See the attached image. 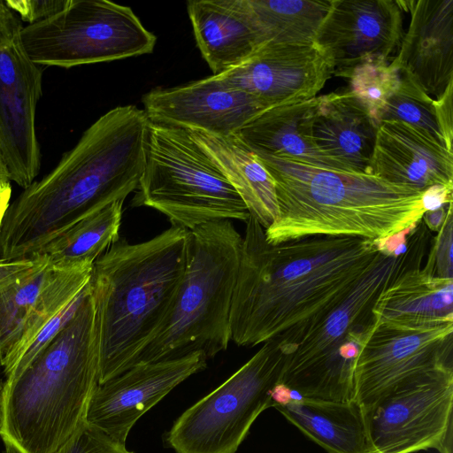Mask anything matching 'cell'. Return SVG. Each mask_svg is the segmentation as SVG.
Returning <instances> with one entry per match:
<instances>
[{
    "instance_id": "cell-1",
    "label": "cell",
    "mask_w": 453,
    "mask_h": 453,
    "mask_svg": "<svg viewBox=\"0 0 453 453\" xmlns=\"http://www.w3.org/2000/svg\"><path fill=\"white\" fill-rule=\"evenodd\" d=\"M231 311V339L254 347L296 343L341 303L384 257L377 240L314 236L272 244L250 215L245 221Z\"/></svg>"
},
{
    "instance_id": "cell-2",
    "label": "cell",
    "mask_w": 453,
    "mask_h": 453,
    "mask_svg": "<svg viewBox=\"0 0 453 453\" xmlns=\"http://www.w3.org/2000/svg\"><path fill=\"white\" fill-rule=\"evenodd\" d=\"M150 120L134 105L102 115L48 174L10 203L0 227V261L42 256L54 239L137 189Z\"/></svg>"
},
{
    "instance_id": "cell-3",
    "label": "cell",
    "mask_w": 453,
    "mask_h": 453,
    "mask_svg": "<svg viewBox=\"0 0 453 453\" xmlns=\"http://www.w3.org/2000/svg\"><path fill=\"white\" fill-rule=\"evenodd\" d=\"M275 184L279 216L265 230L272 244L314 236L380 240L416 225L423 191L366 173L257 155Z\"/></svg>"
},
{
    "instance_id": "cell-4",
    "label": "cell",
    "mask_w": 453,
    "mask_h": 453,
    "mask_svg": "<svg viewBox=\"0 0 453 453\" xmlns=\"http://www.w3.org/2000/svg\"><path fill=\"white\" fill-rule=\"evenodd\" d=\"M188 230L171 226L153 238H119L93 264L89 288L99 335V384L134 362L168 315L184 274Z\"/></svg>"
},
{
    "instance_id": "cell-5",
    "label": "cell",
    "mask_w": 453,
    "mask_h": 453,
    "mask_svg": "<svg viewBox=\"0 0 453 453\" xmlns=\"http://www.w3.org/2000/svg\"><path fill=\"white\" fill-rule=\"evenodd\" d=\"M98 384L99 335L88 285L65 326L4 383L0 436L24 453H59L85 426Z\"/></svg>"
},
{
    "instance_id": "cell-6",
    "label": "cell",
    "mask_w": 453,
    "mask_h": 453,
    "mask_svg": "<svg viewBox=\"0 0 453 453\" xmlns=\"http://www.w3.org/2000/svg\"><path fill=\"white\" fill-rule=\"evenodd\" d=\"M242 243L229 219L188 231L185 271L173 306L134 365L196 352L209 359L227 349Z\"/></svg>"
},
{
    "instance_id": "cell-7",
    "label": "cell",
    "mask_w": 453,
    "mask_h": 453,
    "mask_svg": "<svg viewBox=\"0 0 453 453\" xmlns=\"http://www.w3.org/2000/svg\"><path fill=\"white\" fill-rule=\"evenodd\" d=\"M426 247L425 239L416 234L404 253L385 254L349 296L313 323L296 343L280 346L284 354L280 383L301 397L354 400V365L375 322L376 302L403 270L421 264Z\"/></svg>"
},
{
    "instance_id": "cell-8",
    "label": "cell",
    "mask_w": 453,
    "mask_h": 453,
    "mask_svg": "<svg viewBox=\"0 0 453 453\" xmlns=\"http://www.w3.org/2000/svg\"><path fill=\"white\" fill-rule=\"evenodd\" d=\"M131 204L155 209L188 231L250 216L224 173L186 129L151 121L145 166Z\"/></svg>"
},
{
    "instance_id": "cell-9",
    "label": "cell",
    "mask_w": 453,
    "mask_h": 453,
    "mask_svg": "<svg viewBox=\"0 0 453 453\" xmlns=\"http://www.w3.org/2000/svg\"><path fill=\"white\" fill-rule=\"evenodd\" d=\"M19 37L34 63L63 68L149 54L157 41L130 7L107 0H69Z\"/></svg>"
},
{
    "instance_id": "cell-10",
    "label": "cell",
    "mask_w": 453,
    "mask_h": 453,
    "mask_svg": "<svg viewBox=\"0 0 453 453\" xmlns=\"http://www.w3.org/2000/svg\"><path fill=\"white\" fill-rule=\"evenodd\" d=\"M284 354L277 339L265 342L241 368L187 409L166 435L175 453H235L251 425L272 407Z\"/></svg>"
},
{
    "instance_id": "cell-11",
    "label": "cell",
    "mask_w": 453,
    "mask_h": 453,
    "mask_svg": "<svg viewBox=\"0 0 453 453\" xmlns=\"http://www.w3.org/2000/svg\"><path fill=\"white\" fill-rule=\"evenodd\" d=\"M453 370L402 381L362 409L369 453H451Z\"/></svg>"
},
{
    "instance_id": "cell-12",
    "label": "cell",
    "mask_w": 453,
    "mask_h": 453,
    "mask_svg": "<svg viewBox=\"0 0 453 453\" xmlns=\"http://www.w3.org/2000/svg\"><path fill=\"white\" fill-rule=\"evenodd\" d=\"M453 370V323L408 328L375 322L354 365V401L362 409L396 384L435 370Z\"/></svg>"
},
{
    "instance_id": "cell-13",
    "label": "cell",
    "mask_w": 453,
    "mask_h": 453,
    "mask_svg": "<svg viewBox=\"0 0 453 453\" xmlns=\"http://www.w3.org/2000/svg\"><path fill=\"white\" fill-rule=\"evenodd\" d=\"M93 263L53 268L45 255L26 275L0 287V365L4 380L41 331L88 285Z\"/></svg>"
},
{
    "instance_id": "cell-14",
    "label": "cell",
    "mask_w": 453,
    "mask_h": 453,
    "mask_svg": "<svg viewBox=\"0 0 453 453\" xmlns=\"http://www.w3.org/2000/svg\"><path fill=\"white\" fill-rule=\"evenodd\" d=\"M42 70L27 56L19 33L0 42V156L9 180L23 189L41 168L35 130Z\"/></svg>"
},
{
    "instance_id": "cell-15",
    "label": "cell",
    "mask_w": 453,
    "mask_h": 453,
    "mask_svg": "<svg viewBox=\"0 0 453 453\" xmlns=\"http://www.w3.org/2000/svg\"><path fill=\"white\" fill-rule=\"evenodd\" d=\"M403 38L402 10L395 0H332L314 42L332 73L348 78L357 65L389 62Z\"/></svg>"
},
{
    "instance_id": "cell-16",
    "label": "cell",
    "mask_w": 453,
    "mask_h": 453,
    "mask_svg": "<svg viewBox=\"0 0 453 453\" xmlns=\"http://www.w3.org/2000/svg\"><path fill=\"white\" fill-rule=\"evenodd\" d=\"M207 360L203 353L196 352L130 367L97 385L88 403L86 423L126 444L137 420L176 386L203 370Z\"/></svg>"
},
{
    "instance_id": "cell-17",
    "label": "cell",
    "mask_w": 453,
    "mask_h": 453,
    "mask_svg": "<svg viewBox=\"0 0 453 453\" xmlns=\"http://www.w3.org/2000/svg\"><path fill=\"white\" fill-rule=\"evenodd\" d=\"M142 101L151 122L219 136L234 135L268 109L219 74L184 86L156 88L145 94Z\"/></svg>"
},
{
    "instance_id": "cell-18",
    "label": "cell",
    "mask_w": 453,
    "mask_h": 453,
    "mask_svg": "<svg viewBox=\"0 0 453 453\" xmlns=\"http://www.w3.org/2000/svg\"><path fill=\"white\" fill-rule=\"evenodd\" d=\"M219 75L271 108L316 97L333 73L329 59L315 42L268 41L241 65Z\"/></svg>"
},
{
    "instance_id": "cell-19",
    "label": "cell",
    "mask_w": 453,
    "mask_h": 453,
    "mask_svg": "<svg viewBox=\"0 0 453 453\" xmlns=\"http://www.w3.org/2000/svg\"><path fill=\"white\" fill-rule=\"evenodd\" d=\"M411 22L392 62L433 99L453 85V0L410 1Z\"/></svg>"
},
{
    "instance_id": "cell-20",
    "label": "cell",
    "mask_w": 453,
    "mask_h": 453,
    "mask_svg": "<svg viewBox=\"0 0 453 453\" xmlns=\"http://www.w3.org/2000/svg\"><path fill=\"white\" fill-rule=\"evenodd\" d=\"M368 173L423 192L453 186V152L407 123L380 121Z\"/></svg>"
},
{
    "instance_id": "cell-21",
    "label": "cell",
    "mask_w": 453,
    "mask_h": 453,
    "mask_svg": "<svg viewBox=\"0 0 453 453\" xmlns=\"http://www.w3.org/2000/svg\"><path fill=\"white\" fill-rule=\"evenodd\" d=\"M187 9L213 75L238 66L268 42L250 0H190Z\"/></svg>"
},
{
    "instance_id": "cell-22",
    "label": "cell",
    "mask_w": 453,
    "mask_h": 453,
    "mask_svg": "<svg viewBox=\"0 0 453 453\" xmlns=\"http://www.w3.org/2000/svg\"><path fill=\"white\" fill-rule=\"evenodd\" d=\"M378 123L349 89L317 97L314 142L347 170L368 173Z\"/></svg>"
},
{
    "instance_id": "cell-23",
    "label": "cell",
    "mask_w": 453,
    "mask_h": 453,
    "mask_svg": "<svg viewBox=\"0 0 453 453\" xmlns=\"http://www.w3.org/2000/svg\"><path fill=\"white\" fill-rule=\"evenodd\" d=\"M317 97L268 108L234 135L257 155L287 157L317 167L349 171L319 150L312 137Z\"/></svg>"
},
{
    "instance_id": "cell-24",
    "label": "cell",
    "mask_w": 453,
    "mask_h": 453,
    "mask_svg": "<svg viewBox=\"0 0 453 453\" xmlns=\"http://www.w3.org/2000/svg\"><path fill=\"white\" fill-rule=\"evenodd\" d=\"M373 312L379 321L408 328L453 323V279L421 264L409 266L380 293Z\"/></svg>"
},
{
    "instance_id": "cell-25",
    "label": "cell",
    "mask_w": 453,
    "mask_h": 453,
    "mask_svg": "<svg viewBox=\"0 0 453 453\" xmlns=\"http://www.w3.org/2000/svg\"><path fill=\"white\" fill-rule=\"evenodd\" d=\"M219 166L251 217L265 230L279 216L275 184L257 156L235 135L186 129Z\"/></svg>"
},
{
    "instance_id": "cell-26",
    "label": "cell",
    "mask_w": 453,
    "mask_h": 453,
    "mask_svg": "<svg viewBox=\"0 0 453 453\" xmlns=\"http://www.w3.org/2000/svg\"><path fill=\"white\" fill-rule=\"evenodd\" d=\"M274 408L328 453H369L363 411L354 400L299 397Z\"/></svg>"
},
{
    "instance_id": "cell-27",
    "label": "cell",
    "mask_w": 453,
    "mask_h": 453,
    "mask_svg": "<svg viewBox=\"0 0 453 453\" xmlns=\"http://www.w3.org/2000/svg\"><path fill=\"white\" fill-rule=\"evenodd\" d=\"M124 201H115L80 220L50 242L42 256L56 269L94 263L119 239Z\"/></svg>"
},
{
    "instance_id": "cell-28",
    "label": "cell",
    "mask_w": 453,
    "mask_h": 453,
    "mask_svg": "<svg viewBox=\"0 0 453 453\" xmlns=\"http://www.w3.org/2000/svg\"><path fill=\"white\" fill-rule=\"evenodd\" d=\"M268 41L314 42L332 0H250Z\"/></svg>"
},
{
    "instance_id": "cell-29",
    "label": "cell",
    "mask_w": 453,
    "mask_h": 453,
    "mask_svg": "<svg viewBox=\"0 0 453 453\" xmlns=\"http://www.w3.org/2000/svg\"><path fill=\"white\" fill-rule=\"evenodd\" d=\"M391 120L404 122L421 130L449 150L439 125L434 99L402 74L398 88L378 119L379 123Z\"/></svg>"
},
{
    "instance_id": "cell-30",
    "label": "cell",
    "mask_w": 453,
    "mask_h": 453,
    "mask_svg": "<svg viewBox=\"0 0 453 453\" xmlns=\"http://www.w3.org/2000/svg\"><path fill=\"white\" fill-rule=\"evenodd\" d=\"M348 79L349 90L379 124L381 111L399 86L398 68L392 61H371L354 68Z\"/></svg>"
},
{
    "instance_id": "cell-31",
    "label": "cell",
    "mask_w": 453,
    "mask_h": 453,
    "mask_svg": "<svg viewBox=\"0 0 453 453\" xmlns=\"http://www.w3.org/2000/svg\"><path fill=\"white\" fill-rule=\"evenodd\" d=\"M453 215L449 207L437 235L432 240L425 268L441 278L453 279Z\"/></svg>"
},
{
    "instance_id": "cell-32",
    "label": "cell",
    "mask_w": 453,
    "mask_h": 453,
    "mask_svg": "<svg viewBox=\"0 0 453 453\" xmlns=\"http://www.w3.org/2000/svg\"><path fill=\"white\" fill-rule=\"evenodd\" d=\"M20 20L32 25L49 19L64 10L69 0H4Z\"/></svg>"
},
{
    "instance_id": "cell-33",
    "label": "cell",
    "mask_w": 453,
    "mask_h": 453,
    "mask_svg": "<svg viewBox=\"0 0 453 453\" xmlns=\"http://www.w3.org/2000/svg\"><path fill=\"white\" fill-rule=\"evenodd\" d=\"M117 443L86 423L59 453H113Z\"/></svg>"
},
{
    "instance_id": "cell-34",
    "label": "cell",
    "mask_w": 453,
    "mask_h": 453,
    "mask_svg": "<svg viewBox=\"0 0 453 453\" xmlns=\"http://www.w3.org/2000/svg\"><path fill=\"white\" fill-rule=\"evenodd\" d=\"M452 94L453 85H450L445 93L434 99L439 125L449 151L452 150Z\"/></svg>"
},
{
    "instance_id": "cell-35",
    "label": "cell",
    "mask_w": 453,
    "mask_h": 453,
    "mask_svg": "<svg viewBox=\"0 0 453 453\" xmlns=\"http://www.w3.org/2000/svg\"><path fill=\"white\" fill-rule=\"evenodd\" d=\"M42 257L43 255L34 259L0 261V287L28 273L41 262Z\"/></svg>"
},
{
    "instance_id": "cell-36",
    "label": "cell",
    "mask_w": 453,
    "mask_h": 453,
    "mask_svg": "<svg viewBox=\"0 0 453 453\" xmlns=\"http://www.w3.org/2000/svg\"><path fill=\"white\" fill-rule=\"evenodd\" d=\"M453 186H434L423 192L422 203L425 211L434 210L452 203Z\"/></svg>"
},
{
    "instance_id": "cell-37",
    "label": "cell",
    "mask_w": 453,
    "mask_h": 453,
    "mask_svg": "<svg viewBox=\"0 0 453 453\" xmlns=\"http://www.w3.org/2000/svg\"><path fill=\"white\" fill-rule=\"evenodd\" d=\"M23 26L20 19L0 0V42L20 32Z\"/></svg>"
},
{
    "instance_id": "cell-38",
    "label": "cell",
    "mask_w": 453,
    "mask_h": 453,
    "mask_svg": "<svg viewBox=\"0 0 453 453\" xmlns=\"http://www.w3.org/2000/svg\"><path fill=\"white\" fill-rule=\"evenodd\" d=\"M450 206H452V203L434 210L426 211L422 216V220L426 228L430 231L438 232L446 219Z\"/></svg>"
},
{
    "instance_id": "cell-39",
    "label": "cell",
    "mask_w": 453,
    "mask_h": 453,
    "mask_svg": "<svg viewBox=\"0 0 453 453\" xmlns=\"http://www.w3.org/2000/svg\"><path fill=\"white\" fill-rule=\"evenodd\" d=\"M12 196L11 180L9 179L0 180V227L2 226L5 212L10 205Z\"/></svg>"
},
{
    "instance_id": "cell-40",
    "label": "cell",
    "mask_w": 453,
    "mask_h": 453,
    "mask_svg": "<svg viewBox=\"0 0 453 453\" xmlns=\"http://www.w3.org/2000/svg\"><path fill=\"white\" fill-rule=\"evenodd\" d=\"M4 445L3 453H24L16 444L12 441L2 438Z\"/></svg>"
},
{
    "instance_id": "cell-41",
    "label": "cell",
    "mask_w": 453,
    "mask_h": 453,
    "mask_svg": "<svg viewBox=\"0 0 453 453\" xmlns=\"http://www.w3.org/2000/svg\"><path fill=\"white\" fill-rule=\"evenodd\" d=\"M2 372V367L0 365V373ZM4 380L0 377V432L2 429L3 423V409H4Z\"/></svg>"
},
{
    "instance_id": "cell-42",
    "label": "cell",
    "mask_w": 453,
    "mask_h": 453,
    "mask_svg": "<svg viewBox=\"0 0 453 453\" xmlns=\"http://www.w3.org/2000/svg\"><path fill=\"white\" fill-rule=\"evenodd\" d=\"M1 179H9V177H8V173H7L6 168H5L4 165L2 157L0 156V180Z\"/></svg>"
}]
</instances>
